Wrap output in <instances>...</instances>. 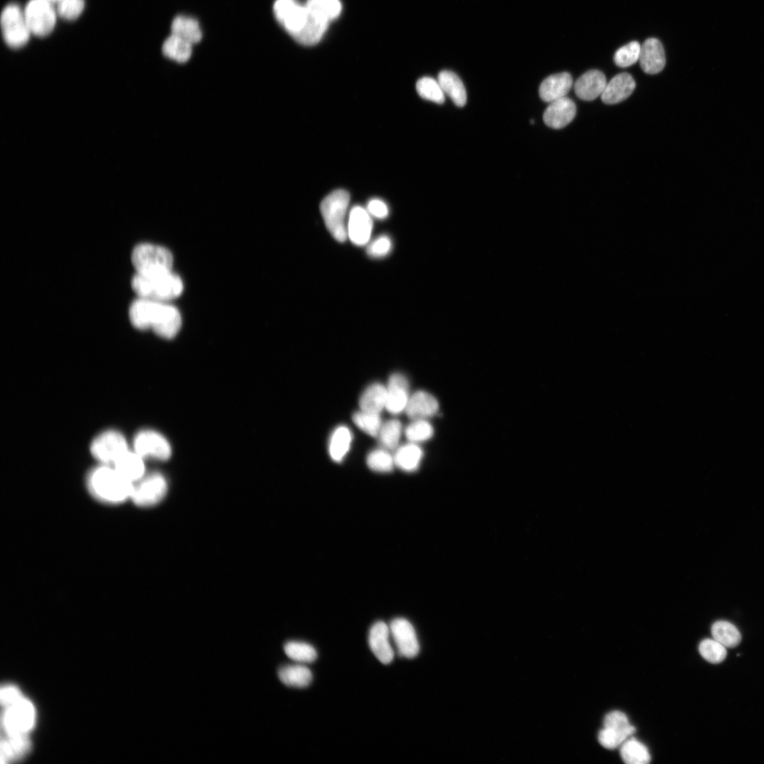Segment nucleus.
Here are the masks:
<instances>
[{"label":"nucleus","mask_w":764,"mask_h":764,"mask_svg":"<svg viewBox=\"0 0 764 764\" xmlns=\"http://www.w3.org/2000/svg\"><path fill=\"white\" fill-rule=\"evenodd\" d=\"M4 706L2 724L6 736L27 735L35 721L32 703L21 695Z\"/></svg>","instance_id":"obj_7"},{"label":"nucleus","mask_w":764,"mask_h":764,"mask_svg":"<svg viewBox=\"0 0 764 764\" xmlns=\"http://www.w3.org/2000/svg\"><path fill=\"white\" fill-rule=\"evenodd\" d=\"M349 203L348 192L338 189L328 195L320 204L325 224L332 237L338 242H344L347 237L345 217Z\"/></svg>","instance_id":"obj_5"},{"label":"nucleus","mask_w":764,"mask_h":764,"mask_svg":"<svg viewBox=\"0 0 764 764\" xmlns=\"http://www.w3.org/2000/svg\"><path fill=\"white\" fill-rule=\"evenodd\" d=\"M279 680L286 685L293 688H305L313 679L311 670L301 664L286 665L278 671Z\"/></svg>","instance_id":"obj_25"},{"label":"nucleus","mask_w":764,"mask_h":764,"mask_svg":"<svg viewBox=\"0 0 764 764\" xmlns=\"http://www.w3.org/2000/svg\"><path fill=\"white\" fill-rule=\"evenodd\" d=\"M603 727L616 730L628 737L635 732V728L630 723L627 715L619 710L611 711L605 716Z\"/></svg>","instance_id":"obj_41"},{"label":"nucleus","mask_w":764,"mask_h":764,"mask_svg":"<svg viewBox=\"0 0 764 764\" xmlns=\"http://www.w3.org/2000/svg\"><path fill=\"white\" fill-rule=\"evenodd\" d=\"M284 650L289 658L299 663H311L317 658L315 648L306 642H287L284 646Z\"/></svg>","instance_id":"obj_36"},{"label":"nucleus","mask_w":764,"mask_h":764,"mask_svg":"<svg viewBox=\"0 0 764 764\" xmlns=\"http://www.w3.org/2000/svg\"><path fill=\"white\" fill-rule=\"evenodd\" d=\"M373 228L371 215L366 209L354 206L350 210L347 226V236L357 245H364L370 239Z\"/></svg>","instance_id":"obj_14"},{"label":"nucleus","mask_w":764,"mask_h":764,"mask_svg":"<svg viewBox=\"0 0 764 764\" xmlns=\"http://www.w3.org/2000/svg\"><path fill=\"white\" fill-rule=\"evenodd\" d=\"M168 485L165 477L154 473L143 476L134 483L131 499L137 506L147 507L154 506L164 497Z\"/></svg>","instance_id":"obj_11"},{"label":"nucleus","mask_w":764,"mask_h":764,"mask_svg":"<svg viewBox=\"0 0 764 764\" xmlns=\"http://www.w3.org/2000/svg\"><path fill=\"white\" fill-rule=\"evenodd\" d=\"M273 13L278 23L296 40L308 25L311 15L298 0H276Z\"/></svg>","instance_id":"obj_8"},{"label":"nucleus","mask_w":764,"mask_h":764,"mask_svg":"<svg viewBox=\"0 0 764 764\" xmlns=\"http://www.w3.org/2000/svg\"><path fill=\"white\" fill-rule=\"evenodd\" d=\"M23 11L32 34L45 37L53 30L57 16L53 5L44 0H29Z\"/></svg>","instance_id":"obj_9"},{"label":"nucleus","mask_w":764,"mask_h":764,"mask_svg":"<svg viewBox=\"0 0 764 764\" xmlns=\"http://www.w3.org/2000/svg\"><path fill=\"white\" fill-rule=\"evenodd\" d=\"M171 34L177 35L192 45L199 42L202 36L199 24L193 18L178 16L171 23Z\"/></svg>","instance_id":"obj_27"},{"label":"nucleus","mask_w":764,"mask_h":764,"mask_svg":"<svg viewBox=\"0 0 764 764\" xmlns=\"http://www.w3.org/2000/svg\"><path fill=\"white\" fill-rule=\"evenodd\" d=\"M641 45L637 41L620 47L614 54V62L620 67H627L636 63L639 59Z\"/></svg>","instance_id":"obj_42"},{"label":"nucleus","mask_w":764,"mask_h":764,"mask_svg":"<svg viewBox=\"0 0 764 764\" xmlns=\"http://www.w3.org/2000/svg\"><path fill=\"white\" fill-rule=\"evenodd\" d=\"M711 633L712 637L726 648L735 647L741 640V635L737 627L724 620L715 622L712 625Z\"/></svg>","instance_id":"obj_32"},{"label":"nucleus","mask_w":764,"mask_h":764,"mask_svg":"<svg viewBox=\"0 0 764 764\" xmlns=\"http://www.w3.org/2000/svg\"><path fill=\"white\" fill-rule=\"evenodd\" d=\"M576 112L575 103L565 96L550 103L543 113V120L551 128H563L572 121Z\"/></svg>","instance_id":"obj_16"},{"label":"nucleus","mask_w":764,"mask_h":764,"mask_svg":"<svg viewBox=\"0 0 764 764\" xmlns=\"http://www.w3.org/2000/svg\"><path fill=\"white\" fill-rule=\"evenodd\" d=\"M354 423L367 434L377 437L382 421L379 414L360 410L352 415Z\"/></svg>","instance_id":"obj_38"},{"label":"nucleus","mask_w":764,"mask_h":764,"mask_svg":"<svg viewBox=\"0 0 764 764\" xmlns=\"http://www.w3.org/2000/svg\"><path fill=\"white\" fill-rule=\"evenodd\" d=\"M352 441V434L345 426L338 427L333 432L329 444V453L333 461L340 462L348 452Z\"/></svg>","instance_id":"obj_33"},{"label":"nucleus","mask_w":764,"mask_h":764,"mask_svg":"<svg viewBox=\"0 0 764 764\" xmlns=\"http://www.w3.org/2000/svg\"><path fill=\"white\" fill-rule=\"evenodd\" d=\"M416 90L420 97L425 100L442 104L445 101V94L437 80L424 76L416 83Z\"/></svg>","instance_id":"obj_37"},{"label":"nucleus","mask_w":764,"mask_h":764,"mask_svg":"<svg viewBox=\"0 0 764 764\" xmlns=\"http://www.w3.org/2000/svg\"><path fill=\"white\" fill-rule=\"evenodd\" d=\"M433 433L432 425L424 419L414 420L405 430L407 439L412 443L426 441L432 436Z\"/></svg>","instance_id":"obj_43"},{"label":"nucleus","mask_w":764,"mask_h":764,"mask_svg":"<svg viewBox=\"0 0 764 764\" xmlns=\"http://www.w3.org/2000/svg\"><path fill=\"white\" fill-rule=\"evenodd\" d=\"M390 632L400 656L413 658L419 651V644L412 625L406 619L398 618L390 623Z\"/></svg>","instance_id":"obj_13"},{"label":"nucleus","mask_w":764,"mask_h":764,"mask_svg":"<svg viewBox=\"0 0 764 764\" xmlns=\"http://www.w3.org/2000/svg\"><path fill=\"white\" fill-rule=\"evenodd\" d=\"M439 81L444 94H446L458 107H463L467 102V94L461 79L453 71L443 70L439 72Z\"/></svg>","instance_id":"obj_24"},{"label":"nucleus","mask_w":764,"mask_h":764,"mask_svg":"<svg viewBox=\"0 0 764 764\" xmlns=\"http://www.w3.org/2000/svg\"><path fill=\"white\" fill-rule=\"evenodd\" d=\"M639 63L642 70L649 74H655L664 68L666 58L661 42L656 38L646 40L641 45Z\"/></svg>","instance_id":"obj_18"},{"label":"nucleus","mask_w":764,"mask_h":764,"mask_svg":"<svg viewBox=\"0 0 764 764\" xmlns=\"http://www.w3.org/2000/svg\"><path fill=\"white\" fill-rule=\"evenodd\" d=\"M368 212L375 218L383 219L388 214V208L386 204L379 199H372L367 204Z\"/></svg>","instance_id":"obj_47"},{"label":"nucleus","mask_w":764,"mask_h":764,"mask_svg":"<svg viewBox=\"0 0 764 764\" xmlns=\"http://www.w3.org/2000/svg\"><path fill=\"white\" fill-rule=\"evenodd\" d=\"M572 77L567 72L552 74L545 79L539 87L540 98L547 103L565 97L572 86Z\"/></svg>","instance_id":"obj_21"},{"label":"nucleus","mask_w":764,"mask_h":764,"mask_svg":"<svg viewBox=\"0 0 764 764\" xmlns=\"http://www.w3.org/2000/svg\"><path fill=\"white\" fill-rule=\"evenodd\" d=\"M392 247L390 238L387 236H381L373 241L367 248L369 255L379 258L387 255Z\"/></svg>","instance_id":"obj_46"},{"label":"nucleus","mask_w":764,"mask_h":764,"mask_svg":"<svg viewBox=\"0 0 764 764\" xmlns=\"http://www.w3.org/2000/svg\"><path fill=\"white\" fill-rule=\"evenodd\" d=\"M386 388L379 383H374L365 389L359 403L361 410L379 414L386 407Z\"/></svg>","instance_id":"obj_26"},{"label":"nucleus","mask_w":764,"mask_h":764,"mask_svg":"<svg viewBox=\"0 0 764 764\" xmlns=\"http://www.w3.org/2000/svg\"><path fill=\"white\" fill-rule=\"evenodd\" d=\"M84 0H62L56 6L57 16L72 21L77 18L84 9Z\"/></svg>","instance_id":"obj_44"},{"label":"nucleus","mask_w":764,"mask_h":764,"mask_svg":"<svg viewBox=\"0 0 764 764\" xmlns=\"http://www.w3.org/2000/svg\"><path fill=\"white\" fill-rule=\"evenodd\" d=\"M422 450L415 443L399 447L394 456V462L399 468L407 472L417 469L422 458Z\"/></svg>","instance_id":"obj_29"},{"label":"nucleus","mask_w":764,"mask_h":764,"mask_svg":"<svg viewBox=\"0 0 764 764\" xmlns=\"http://www.w3.org/2000/svg\"><path fill=\"white\" fill-rule=\"evenodd\" d=\"M192 45L171 34L163 42L162 52L166 57L178 63L187 62L192 55Z\"/></svg>","instance_id":"obj_30"},{"label":"nucleus","mask_w":764,"mask_h":764,"mask_svg":"<svg viewBox=\"0 0 764 764\" xmlns=\"http://www.w3.org/2000/svg\"><path fill=\"white\" fill-rule=\"evenodd\" d=\"M369 468L378 473H388L393 469L395 465L394 458L388 451L380 448L372 451L366 458Z\"/></svg>","instance_id":"obj_40"},{"label":"nucleus","mask_w":764,"mask_h":764,"mask_svg":"<svg viewBox=\"0 0 764 764\" xmlns=\"http://www.w3.org/2000/svg\"><path fill=\"white\" fill-rule=\"evenodd\" d=\"M606 84V76L601 71L590 70L577 80L574 91L580 99L592 100L601 96Z\"/></svg>","instance_id":"obj_19"},{"label":"nucleus","mask_w":764,"mask_h":764,"mask_svg":"<svg viewBox=\"0 0 764 764\" xmlns=\"http://www.w3.org/2000/svg\"><path fill=\"white\" fill-rule=\"evenodd\" d=\"M134 451L143 458L168 460L171 455V447L168 440L158 432L145 429L139 432L133 441Z\"/></svg>","instance_id":"obj_12"},{"label":"nucleus","mask_w":764,"mask_h":764,"mask_svg":"<svg viewBox=\"0 0 764 764\" xmlns=\"http://www.w3.org/2000/svg\"><path fill=\"white\" fill-rule=\"evenodd\" d=\"M128 450L125 437L115 430L100 433L91 444V452L93 457L106 465L114 464Z\"/></svg>","instance_id":"obj_10"},{"label":"nucleus","mask_w":764,"mask_h":764,"mask_svg":"<svg viewBox=\"0 0 764 764\" xmlns=\"http://www.w3.org/2000/svg\"><path fill=\"white\" fill-rule=\"evenodd\" d=\"M305 6L312 15L328 23L336 18L342 10L340 0H307Z\"/></svg>","instance_id":"obj_34"},{"label":"nucleus","mask_w":764,"mask_h":764,"mask_svg":"<svg viewBox=\"0 0 764 764\" xmlns=\"http://www.w3.org/2000/svg\"><path fill=\"white\" fill-rule=\"evenodd\" d=\"M635 88V81L627 73L615 76L606 86L601 99L606 104H615L628 98Z\"/></svg>","instance_id":"obj_20"},{"label":"nucleus","mask_w":764,"mask_h":764,"mask_svg":"<svg viewBox=\"0 0 764 764\" xmlns=\"http://www.w3.org/2000/svg\"><path fill=\"white\" fill-rule=\"evenodd\" d=\"M620 756L627 764H647L651 756L647 746L635 738L629 737L620 746Z\"/></svg>","instance_id":"obj_28"},{"label":"nucleus","mask_w":764,"mask_h":764,"mask_svg":"<svg viewBox=\"0 0 764 764\" xmlns=\"http://www.w3.org/2000/svg\"><path fill=\"white\" fill-rule=\"evenodd\" d=\"M408 382L400 374H392L386 388L385 408L391 414L397 415L405 410L408 400Z\"/></svg>","instance_id":"obj_15"},{"label":"nucleus","mask_w":764,"mask_h":764,"mask_svg":"<svg viewBox=\"0 0 764 764\" xmlns=\"http://www.w3.org/2000/svg\"><path fill=\"white\" fill-rule=\"evenodd\" d=\"M27 735L6 736L1 743L2 763H8L21 757L28 749Z\"/></svg>","instance_id":"obj_31"},{"label":"nucleus","mask_w":764,"mask_h":764,"mask_svg":"<svg viewBox=\"0 0 764 764\" xmlns=\"http://www.w3.org/2000/svg\"><path fill=\"white\" fill-rule=\"evenodd\" d=\"M402 432V426L398 419H390L383 423L377 438L382 448L393 451L399 443Z\"/></svg>","instance_id":"obj_35"},{"label":"nucleus","mask_w":764,"mask_h":764,"mask_svg":"<svg viewBox=\"0 0 764 764\" xmlns=\"http://www.w3.org/2000/svg\"><path fill=\"white\" fill-rule=\"evenodd\" d=\"M1 28L5 42L14 49L24 46L32 34L25 21L23 10L14 3L6 5L2 10Z\"/></svg>","instance_id":"obj_6"},{"label":"nucleus","mask_w":764,"mask_h":764,"mask_svg":"<svg viewBox=\"0 0 764 764\" xmlns=\"http://www.w3.org/2000/svg\"><path fill=\"white\" fill-rule=\"evenodd\" d=\"M629 737L616 730L603 727L598 733L599 743L607 749H615L621 746Z\"/></svg>","instance_id":"obj_45"},{"label":"nucleus","mask_w":764,"mask_h":764,"mask_svg":"<svg viewBox=\"0 0 764 764\" xmlns=\"http://www.w3.org/2000/svg\"><path fill=\"white\" fill-rule=\"evenodd\" d=\"M438 410L439 403L433 395L425 391H417L410 397L405 411L407 416L415 420L432 417Z\"/></svg>","instance_id":"obj_22"},{"label":"nucleus","mask_w":764,"mask_h":764,"mask_svg":"<svg viewBox=\"0 0 764 764\" xmlns=\"http://www.w3.org/2000/svg\"><path fill=\"white\" fill-rule=\"evenodd\" d=\"M44 1H45L46 2L50 4L53 5V6H54V5L57 6L62 0H44Z\"/></svg>","instance_id":"obj_48"},{"label":"nucleus","mask_w":764,"mask_h":764,"mask_svg":"<svg viewBox=\"0 0 764 764\" xmlns=\"http://www.w3.org/2000/svg\"><path fill=\"white\" fill-rule=\"evenodd\" d=\"M136 274L151 277L172 272L173 257L166 248L151 243L136 245L131 255Z\"/></svg>","instance_id":"obj_4"},{"label":"nucleus","mask_w":764,"mask_h":764,"mask_svg":"<svg viewBox=\"0 0 764 764\" xmlns=\"http://www.w3.org/2000/svg\"><path fill=\"white\" fill-rule=\"evenodd\" d=\"M144 459L134 451L128 450L112 464V466L124 478L134 483L144 475Z\"/></svg>","instance_id":"obj_23"},{"label":"nucleus","mask_w":764,"mask_h":764,"mask_svg":"<svg viewBox=\"0 0 764 764\" xmlns=\"http://www.w3.org/2000/svg\"><path fill=\"white\" fill-rule=\"evenodd\" d=\"M131 286L139 298L161 302L178 297L183 290L182 279L172 272L151 277L135 274Z\"/></svg>","instance_id":"obj_3"},{"label":"nucleus","mask_w":764,"mask_h":764,"mask_svg":"<svg viewBox=\"0 0 764 764\" xmlns=\"http://www.w3.org/2000/svg\"><path fill=\"white\" fill-rule=\"evenodd\" d=\"M132 325L141 330L152 329L158 336L173 338L179 332L182 320L178 310L166 302L139 298L129 309Z\"/></svg>","instance_id":"obj_1"},{"label":"nucleus","mask_w":764,"mask_h":764,"mask_svg":"<svg viewBox=\"0 0 764 764\" xmlns=\"http://www.w3.org/2000/svg\"><path fill=\"white\" fill-rule=\"evenodd\" d=\"M134 483L127 480L110 465L93 468L87 478V486L92 495L106 504H120L131 498Z\"/></svg>","instance_id":"obj_2"},{"label":"nucleus","mask_w":764,"mask_h":764,"mask_svg":"<svg viewBox=\"0 0 764 764\" xmlns=\"http://www.w3.org/2000/svg\"><path fill=\"white\" fill-rule=\"evenodd\" d=\"M389 627L383 621L375 623L369 630V647L376 658L384 664H390L394 652L389 641Z\"/></svg>","instance_id":"obj_17"},{"label":"nucleus","mask_w":764,"mask_h":764,"mask_svg":"<svg viewBox=\"0 0 764 764\" xmlns=\"http://www.w3.org/2000/svg\"><path fill=\"white\" fill-rule=\"evenodd\" d=\"M698 650L702 658L712 664L723 661L727 656L726 647L714 638L701 641Z\"/></svg>","instance_id":"obj_39"}]
</instances>
